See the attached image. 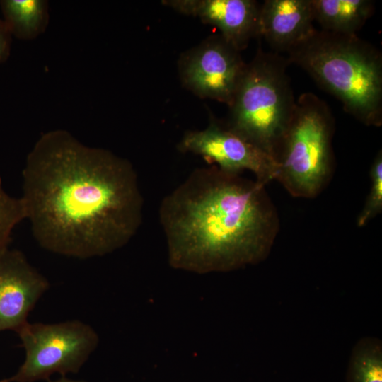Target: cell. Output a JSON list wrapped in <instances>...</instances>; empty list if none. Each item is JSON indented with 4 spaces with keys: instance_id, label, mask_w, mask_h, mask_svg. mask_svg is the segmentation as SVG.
Returning a JSON list of instances; mask_svg holds the SVG:
<instances>
[{
    "instance_id": "cell-9",
    "label": "cell",
    "mask_w": 382,
    "mask_h": 382,
    "mask_svg": "<svg viewBox=\"0 0 382 382\" xmlns=\"http://www.w3.org/2000/svg\"><path fill=\"white\" fill-rule=\"evenodd\" d=\"M47 279L25 255L8 248L0 255V332H17L28 321L29 313L49 289Z\"/></svg>"
},
{
    "instance_id": "cell-7",
    "label": "cell",
    "mask_w": 382,
    "mask_h": 382,
    "mask_svg": "<svg viewBox=\"0 0 382 382\" xmlns=\"http://www.w3.org/2000/svg\"><path fill=\"white\" fill-rule=\"evenodd\" d=\"M183 86L202 98L231 104L246 67L241 52L220 35L183 54L178 64Z\"/></svg>"
},
{
    "instance_id": "cell-11",
    "label": "cell",
    "mask_w": 382,
    "mask_h": 382,
    "mask_svg": "<svg viewBox=\"0 0 382 382\" xmlns=\"http://www.w3.org/2000/svg\"><path fill=\"white\" fill-rule=\"evenodd\" d=\"M311 0H266L260 6L258 37L274 52H288L316 28Z\"/></svg>"
},
{
    "instance_id": "cell-16",
    "label": "cell",
    "mask_w": 382,
    "mask_h": 382,
    "mask_svg": "<svg viewBox=\"0 0 382 382\" xmlns=\"http://www.w3.org/2000/svg\"><path fill=\"white\" fill-rule=\"evenodd\" d=\"M371 188L364 207L359 214L357 225L364 226L382 210V151L376 154L370 170Z\"/></svg>"
},
{
    "instance_id": "cell-2",
    "label": "cell",
    "mask_w": 382,
    "mask_h": 382,
    "mask_svg": "<svg viewBox=\"0 0 382 382\" xmlns=\"http://www.w3.org/2000/svg\"><path fill=\"white\" fill-rule=\"evenodd\" d=\"M158 215L169 264L202 274L263 261L279 229L265 185L215 165L195 168L162 199Z\"/></svg>"
},
{
    "instance_id": "cell-12",
    "label": "cell",
    "mask_w": 382,
    "mask_h": 382,
    "mask_svg": "<svg viewBox=\"0 0 382 382\" xmlns=\"http://www.w3.org/2000/svg\"><path fill=\"white\" fill-rule=\"evenodd\" d=\"M314 21L323 30L357 35L374 14V2L370 0H311Z\"/></svg>"
},
{
    "instance_id": "cell-6",
    "label": "cell",
    "mask_w": 382,
    "mask_h": 382,
    "mask_svg": "<svg viewBox=\"0 0 382 382\" xmlns=\"http://www.w3.org/2000/svg\"><path fill=\"white\" fill-rule=\"evenodd\" d=\"M25 359L10 382H35L54 374H76L97 348L99 337L88 324L71 320L27 323L17 332Z\"/></svg>"
},
{
    "instance_id": "cell-15",
    "label": "cell",
    "mask_w": 382,
    "mask_h": 382,
    "mask_svg": "<svg viewBox=\"0 0 382 382\" xmlns=\"http://www.w3.org/2000/svg\"><path fill=\"white\" fill-rule=\"evenodd\" d=\"M24 219L25 211L21 198L6 192L0 175V255L9 248L12 231Z\"/></svg>"
},
{
    "instance_id": "cell-8",
    "label": "cell",
    "mask_w": 382,
    "mask_h": 382,
    "mask_svg": "<svg viewBox=\"0 0 382 382\" xmlns=\"http://www.w3.org/2000/svg\"><path fill=\"white\" fill-rule=\"evenodd\" d=\"M178 149L199 155L224 171L240 173L249 170L264 185L276 180L279 173V164L272 156L214 118L202 130L186 132Z\"/></svg>"
},
{
    "instance_id": "cell-4",
    "label": "cell",
    "mask_w": 382,
    "mask_h": 382,
    "mask_svg": "<svg viewBox=\"0 0 382 382\" xmlns=\"http://www.w3.org/2000/svg\"><path fill=\"white\" fill-rule=\"evenodd\" d=\"M289 64L286 57L258 47L246 64L226 125L275 160L296 103L286 71Z\"/></svg>"
},
{
    "instance_id": "cell-14",
    "label": "cell",
    "mask_w": 382,
    "mask_h": 382,
    "mask_svg": "<svg viewBox=\"0 0 382 382\" xmlns=\"http://www.w3.org/2000/svg\"><path fill=\"white\" fill-rule=\"evenodd\" d=\"M347 382H382V344L379 339L364 337L354 345Z\"/></svg>"
},
{
    "instance_id": "cell-3",
    "label": "cell",
    "mask_w": 382,
    "mask_h": 382,
    "mask_svg": "<svg viewBox=\"0 0 382 382\" xmlns=\"http://www.w3.org/2000/svg\"><path fill=\"white\" fill-rule=\"evenodd\" d=\"M287 54L346 112L366 126L382 125V55L376 47L357 35L316 29Z\"/></svg>"
},
{
    "instance_id": "cell-5",
    "label": "cell",
    "mask_w": 382,
    "mask_h": 382,
    "mask_svg": "<svg viewBox=\"0 0 382 382\" xmlns=\"http://www.w3.org/2000/svg\"><path fill=\"white\" fill-rule=\"evenodd\" d=\"M334 131L335 119L325 101L309 92L296 100L275 158L276 180L292 197L313 198L328 184L334 164Z\"/></svg>"
},
{
    "instance_id": "cell-19",
    "label": "cell",
    "mask_w": 382,
    "mask_h": 382,
    "mask_svg": "<svg viewBox=\"0 0 382 382\" xmlns=\"http://www.w3.org/2000/svg\"><path fill=\"white\" fill-rule=\"evenodd\" d=\"M0 382H10L8 378L0 380Z\"/></svg>"
},
{
    "instance_id": "cell-18",
    "label": "cell",
    "mask_w": 382,
    "mask_h": 382,
    "mask_svg": "<svg viewBox=\"0 0 382 382\" xmlns=\"http://www.w3.org/2000/svg\"><path fill=\"white\" fill-rule=\"evenodd\" d=\"M51 382H87V381L84 380H74V379L69 378L66 376H62L60 378L54 381H51Z\"/></svg>"
},
{
    "instance_id": "cell-10",
    "label": "cell",
    "mask_w": 382,
    "mask_h": 382,
    "mask_svg": "<svg viewBox=\"0 0 382 382\" xmlns=\"http://www.w3.org/2000/svg\"><path fill=\"white\" fill-rule=\"evenodd\" d=\"M163 5L217 28L238 51L258 37L260 6L253 0H165Z\"/></svg>"
},
{
    "instance_id": "cell-17",
    "label": "cell",
    "mask_w": 382,
    "mask_h": 382,
    "mask_svg": "<svg viewBox=\"0 0 382 382\" xmlns=\"http://www.w3.org/2000/svg\"><path fill=\"white\" fill-rule=\"evenodd\" d=\"M12 35L4 20L0 19V63L10 55Z\"/></svg>"
},
{
    "instance_id": "cell-1",
    "label": "cell",
    "mask_w": 382,
    "mask_h": 382,
    "mask_svg": "<svg viewBox=\"0 0 382 382\" xmlns=\"http://www.w3.org/2000/svg\"><path fill=\"white\" fill-rule=\"evenodd\" d=\"M22 175L26 219L48 251L102 256L126 245L141 224L144 200L132 164L66 130L41 135Z\"/></svg>"
},
{
    "instance_id": "cell-13",
    "label": "cell",
    "mask_w": 382,
    "mask_h": 382,
    "mask_svg": "<svg viewBox=\"0 0 382 382\" xmlns=\"http://www.w3.org/2000/svg\"><path fill=\"white\" fill-rule=\"evenodd\" d=\"M4 21L12 36L31 40L42 35L50 21L49 3L45 0H2Z\"/></svg>"
}]
</instances>
